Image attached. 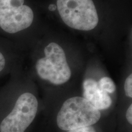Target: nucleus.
I'll list each match as a JSON object with an SVG mask.
<instances>
[{"label":"nucleus","mask_w":132,"mask_h":132,"mask_svg":"<svg viewBox=\"0 0 132 132\" xmlns=\"http://www.w3.org/2000/svg\"><path fill=\"white\" fill-rule=\"evenodd\" d=\"M72 52L61 37H43L32 54V72L37 80L53 89L71 85L78 70Z\"/></svg>","instance_id":"1"},{"label":"nucleus","mask_w":132,"mask_h":132,"mask_svg":"<svg viewBox=\"0 0 132 132\" xmlns=\"http://www.w3.org/2000/svg\"><path fill=\"white\" fill-rule=\"evenodd\" d=\"M38 18L25 0H0V37L22 50L35 40Z\"/></svg>","instance_id":"2"},{"label":"nucleus","mask_w":132,"mask_h":132,"mask_svg":"<svg viewBox=\"0 0 132 132\" xmlns=\"http://www.w3.org/2000/svg\"><path fill=\"white\" fill-rule=\"evenodd\" d=\"M49 9L56 11L62 23L77 32L96 34L105 23L93 0H57Z\"/></svg>","instance_id":"3"},{"label":"nucleus","mask_w":132,"mask_h":132,"mask_svg":"<svg viewBox=\"0 0 132 132\" xmlns=\"http://www.w3.org/2000/svg\"><path fill=\"white\" fill-rule=\"evenodd\" d=\"M102 114L82 95L74 94L64 97L57 103L51 118L57 131L67 132L96 125L102 119Z\"/></svg>","instance_id":"4"},{"label":"nucleus","mask_w":132,"mask_h":132,"mask_svg":"<svg viewBox=\"0 0 132 132\" xmlns=\"http://www.w3.org/2000/svg\"><path fill=\"white\" fill-rule=\"evenodd\" d=\"M40 109L37 92L32 88L20 92L0 123V132H26L37 119Z\"/></svg>","instance_id":"5"},{"label":"nucleus","mask_w":132,"mask_h":132,"mask_svg":"<svg viewBox=\"0 0 132 132\" xmlns=\"http://www.w3.org/2000/svg\"><path fill=\"white\" fill-rule=\"evenodd\" d=\"M81 95L102 113L113 106L116 86L111 77L90 72H85L82 81Z\"/></svg>","instance_id":"6"},{"label":"nucleus","mask_w":132,"mask_h":132,"mask_svg":"<svg viewBox=\"0 0 132 132\" xmlns=\"http://www.w3.org/2000/svg\"><path fill=\"white\" fill-rule=\"evenodd\" d=\"M22 50L15 44L0 37V76L20 67Z\"/></svg>","instance_id":"7"},{"label":"nucleus","mask_w":132,"mask_h":132,"mask_svg":"<svg viewBox=\"0 0 132 132\" xmlns=\"http://www.w3.org/2000/svg\"><path fill=\"white\" fill-rule=\"evenodd\" d=\"M123 92L125 96L128 99L132 98V73L128 74L123 81Z\"/></svg>","instance_id":"8"},{"label":"nucleus","mask_w":132,"mask_h":132,"mask_svg":"<svg viewBox=\"0 0 132 132\" xmlns=\"http://www.w3.org/2000/svg\"><path fill=\"white\" fill-rule=\"evenodd\" d=\"M95 125H91V126L82 127L76 128V129L70 130L67 132H98L97 128L95 127Z\"/></svg>","instance_id":"9"},{"label":"nucleus","mask_w":132,"mask_h":132,"mask_svg":"<svg viewBox=\"0 0 132 132\" xmlns=\"http://www.w3.org/2000/svg\"><path fill=\"white\" fill-rule=\"evenodd\" d=\"M125 118L127 124L130 128L131 127L132 124V104L130 103L128 104L127 108L125 114Z\"/></svg>","instance_id":"10"}]
</instances>
